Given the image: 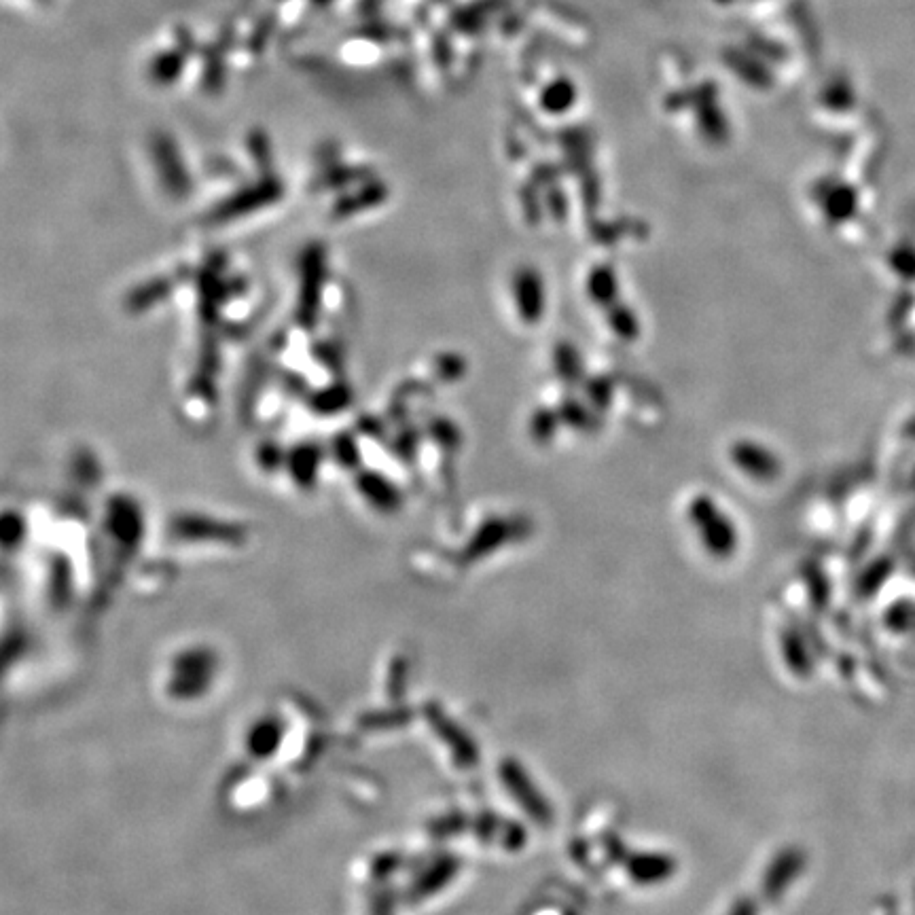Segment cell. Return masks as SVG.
<instances>
[{
	"instance_id": "6da1fadb",
	"label": "cell",
	"mask_w": 915,
	"mask_h": 915,
	"mask_svg": "<svg viewBox=\"0 0 915 915\" xmlns=\"http://www.w3.org/2000/svg\"><path fill=\"white\" fill-rule=\"evenodd\" d=\"M502 780H505V786L515 795L517 803L524 807L528 816L538 822V824H549L553 820V807L541 795L532 778L528 776V771H524L515 761H505L502 765Z\"/></svg>"
},
{
	"instance_id": "3957f363",
	"label": "cell",
	"mask_w": 915,
	"mask_h": 915,
	"mask_svg": "<svg viewBox=\"0 0 915 915\" xmlns=\"http://www.w3.org/2000/svg\"><path fill=\"white\" fill-rule=\"evenodd\" d=\"M627 871L638 884H657L674 873V860L663 854H634L627 860Z\"/></svg>"
},
{
	"instance_id": "277c9868",
	"label": "cell",
	"mask_w": 915,
	"mask_h": 915,
	"mask_svg": "<svg viewBox=\"0 0 915 915\" xmlns=\"http://www.w3.org/2000/svg\"><path fill=\"white\" fill-rule=\"evenodd\" d=\"M784 651H786L788 666H791L795 672H805L807 666H810V661H807V657L803 653V644L799 638H788Z\"/></svg>"
},
{
	"instance_id": "7a4b0ae2",
	"label": "cell",
	"mask_w": 915,
	"mask_h": 915,
	"mask_svg": "<svg viewBox=\"0 0 915 915\" xmlns=\"http://www.w3.org/2000/svg\"><path fill=\"white\" fill-rule=\"evenodd\" d=\"M803 867H805V856L799 850L788 848V850L780 852L774 860H771V865L765 873L763 890H765L767 899L776 901L778 896H782V892L793 884V879L801 875Z\"/></svg>"
}]
</instances>
